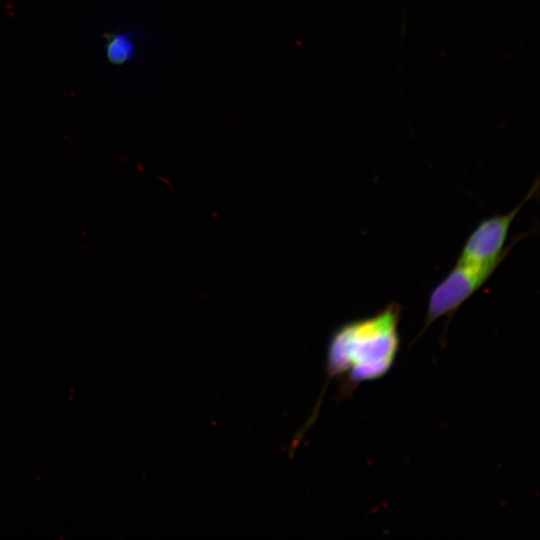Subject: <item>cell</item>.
I'll list each match as a JSON object with an SVG mask.
<instances>
[{"mask_svg":"<svg viewBox=\"0 0 540 540\" xmlns=\"http://www.w3.org/2000/svg\"><path fill=\"white\" fill-rule=\"evenodd\" d=\"M400 317V305L392 302L376 314L346 322L333 332L326 372L329 378L341 380L343 396L390 371L400 346Z\"/></svg>","mask_w":540,"mask_h":540,"instance_id":"6da1fadb","label":"cell"},{"mask_svg":"<svg viewBox=\"0 0 540 540\" xmlns=\"http://www.w3.org/2000/svg\"><path fill=\"white\" fill-rule=\"evenodd\" d=\"M503 259L488 263L457 262L431 291L423 333L434 321L447 316L449 319L492 276Z\"/></svg>","mask_w":540,"mask_h":540,"instance_id":"7a4b0ae2","label":"cell"},{"mask_svg":"<svg viewBox=\"0 0 540 540\" xmlns=\"http://www.w3.org/2000/svg\"><path fill=\"white\" fill-rule=\"evenodd\" d=\"M537 189L538 181L511 211L483 219L466 239L457 262L488 263L504 259L517 241L514 240L509 246H505L512 223Z\"/></svg>","mask_w":540,"mask_h":540,"instance_id":"3957f363","label":"cell"},{"mask_svg":"<svg viewBox=\"0 0 540 540\" xmlns=\"http://www.w3.org/2000/svg\"><path fill=\"white\" fill-rule=\"evenodd\" d=\"M108 50L111 59L116 62H122L130 56L132 48L129 41L119 36L110 43Z\"/></svg>","mask_w":540,"mask_h":540,"instance_id":"277c9868","label":"cell"}]
</instances>
